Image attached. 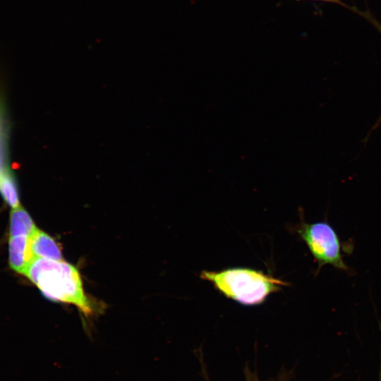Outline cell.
<instances>
[{
	"mask_svg": "<svg viewBox=\"0 0 381 381\" xmlns=\"http://www.w3.org/2000/svg\"><path fill=\"white\" fill-rule=\"evenodd\" d=\"M200 277L226 298L243 306L264 303L271 294L289 284L261 270L229 267L220 271L202 270Z\"/></svg>",
	"mask_w": 381,
	"mask_h": 381,
	"instance_id": "cell-2",
	"label": "cell"
},
{
	"mask_svg": "<svg viewBox=\"0 0 381 381\" xmlns=\"http://www.w3.org/2000/svg\"><path fill=\"white\" fill-rule=\"evenodd\" d=\"M30 238L25 236L10 237L8 241V262L14 271L24 274L34 258L30 249Z\"/></svg>",
	"mask_w": 381,
	"mask_h": 381,
	"instance_id": "cell-5",
	"label": "cell"
},
{
	"mask_svg": "<svg viewBox=\"0 0 381 381\" xmlns=\"http://www.w3.org/2000/svg\"><path fill=\"white\" fill-rule=\"evenodd\" d=\"M3 90L0 81V176L13 170L9 156L11 123Z\"/></svg>",
	"mask_w": 381,
	"mask_h": 381,
	"instance_id": "cell-4",
	"label": "cell"
},
{
	"mask_svg": "<svg viewBox=\"0 0 381 381\" xmlns=\"http://www.w3.org/2000/svg\"><path fill=\"white\" fill-rule=\"evenodd\" d=\"M350 10L353 11V12L357 13L358 14L361 15L362 17L367 19L370 23H372L380 32L381 34V23H379L374 17L368 11H361L358 10L355 7H351ZM381 124V114L378 117L377 120L375 123V124L373 126L371 129L369 131L368 133L367 134L366 137L364 138L363 142L366 143L368 138H370V135L375 131L377 127Z\"/></svg>",
	"mask_w": 381,
	"mask_h": 381,
	"instance_id": "cell-9",
	"label": "cell"
},
{
	"mask_svg": "<svg viewBox=\"0 0 381 381\" xmlns=\"http://www.w3.org/2000/svg\"><path fill=\"white\" fill-rule=\"evenodd\" d=\"M380 381H381V379H380Z\"/></svg>",
	"mask_w": 381,
	"mask_h": 381,
	"instance_id": "cell-11",
	"label": "cell"
},
{
	"mask_svg": "<svg viewBox=\"0 0 381 381\" xmlns=\"http://www.w3.org/2000/svg\"><path fill=\"white\" fill-rule=\"evenodd\" d=\"M30 244L34 258L53 260H63L58 243L52 236L38 229L30 236Z\"/></svg>",
	"mask_w": 381,
	"mask_h": 381,
	"instance_id": "cell-6",
	"label": "cell"
},
{
	"mask_svg": "<svg viewBox=\"0 0 381 381\" xmlns=\"http://www.w3.org/2000/svg\"><path fill=\"white\" fill-rule=\"evenodd\" d=\"M24 274L47 298L74 305L86 315L95 312V305L84 291L78 270L70 263L33 258Z\"/></svg>",
	"mask_w": 381,
	"mask_h": 381,
	"instance_id": "cell-1",
	"label": "cell"
},
{
	"mask_svg": "<svg viewBox=\"0 0 381 381\" xmlns=\"http://www.w3.org/2000/svg\"><path fill=\"white\" fill-rule=\"evenodd\" d=\"M296 1H301V0H296ZM302 1H303V0H302ZM308 1H325V2H329V3H334V4L341 5L343 6L346 7V8H350V6H349L348 5L344 4L340 0H308Z\"/></svg>",
	"mask_w": 381,
	"mask_h": 381,
	"instance_id": "cell-10",
	"label": "cell"
},
{
	"mask_svg": "<svg viewBox=\"0 0 381 381\" xmlns=\"http://www.w3.org/2000/svg\"><path fill=\"white\" fill-rule=\"evenodd\" d=\"M9 236L30 237L37 229L29 213L20 205L10 212Z\"/></svg>",
	"mask_w": 381,
	"mask_h": 381,
	"instance_id": "cell-7",
	"label": "cell"
},
{
	"mask_svg": "<svg viewBox=\"0 0 381 381\" xmlns=\"http://www.w3.org/2000/svg\"><path fill=\"white\" fill-rule=\"evenodd\" d=\"M0 195L11 209L20 206L18 183L13 170L0 176Z\"/></svg>",
	"mask_w": 381,
	"mask_h": 381,
	"instance_id": "cell-8",
	"label": "cell"
},
{
	"mask_svg": "<svg viewBox=\"0 0 381 381\" xmlns=\"http://www.w3.org/2000/svg\"><path fill=\"white\" fill-rule=\"evenodd\" d=\"M300 222L296 232L306 243L318 265L317 273L325 265L335 269L351 272L344 260L346 253H351L352 243L343 242L334 228L326 220L313 223L306 222L303 210L300 209Z\"/></svg>",
	"mask_w": 381,
	"mask_h": 381,
	"instance_id": "cell-3",
	"label": "cell"
}]
</instances>
